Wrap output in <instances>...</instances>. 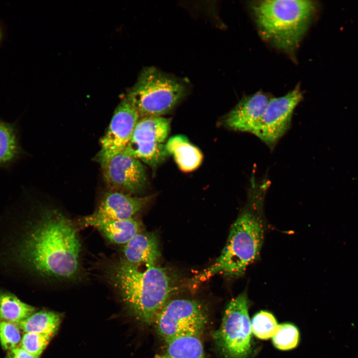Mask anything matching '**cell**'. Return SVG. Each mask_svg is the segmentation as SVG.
<instances>
[{
  "label": "cell",
  "instance_id": "cell-1",
  "mask_svg": "<svg viewBox=\"0 0 358 358\" xmlns=\"http://www.w3.org/2000/svg\"><path fill=\"white\" fill-rule=\"evenodd\" d=\"M27 227L16 250L23 266L51 280L72 281L80 278L82 246L72 220L59 209L47 208Z\"/></svg>",
  "mask_w": 358,
  "mask_h": 358
},
{
  "label": "cell",
  "instance_id": "cell-2",
  "mask_svg": "<svg viewBox=\"0 0 358 358\" xmlns=\"http://www.w3.org/2000/svg\"><path fill=\"white\" fill-rule=\"evenodd\" d=\"M105 274L135 317L146 324L153 323L175 289L167 270L156 265L142 270L120 258L109 264Z\"/></svg>",
  "mask_w": 358,
  "mask_h": 358
},
{
  "label": "cell",
  "instance_id": "cell-3",
  "mask_svg": "<svg viewBox=\"0 0 358 358\" xmlns=\"http://www.w3.org/2000/svg\"><path fill=\"white\" fill-rule=\"evenodd\" d=\"M261 209L247 202L231 226L226 245L214 263L194 278L203 281L217 274L236 278L258 259L262 248L264 228L260 217Z\"/></svg>",
  "mask_w": 358,
  "mask_h": 358
},
{
  "label": "cell",
  "instance_id": "cell-4",
  "mask_svg": "<svg viewBox=\"0 0 358 358\" xmlns=\"http://www.w3.org/2000/svg\"><path fill=\"white\" fill-rule=\"evenodd\" d=\"M316 8L314 1L307 0H260L252 5L263 37L289 53L297 48Z\"/></svg>",
  "mask_w": 358,
  "mask_h": 358
},
{
  "label": "cell",
  "instance_id": "cell-5",
  "mask_svg": "<svg viewBox=\"0 0 358 358\" xmlns=\"http://www.w3.org/2000/svg\"><path fill=\"white\" fill-rule=\"evenodd\" d=\"M180 81L153 67L145 68L126 94L140 118L162 116L171 111L185 95Z\"/></svg>",
  "mask_w": 358,
  "mask_h": 358
},
{
  "label": "cell",
  "instance_id": "cell-6",
  "mask_svg": "<svg viewBox=\"0 0 358 358\" xmlns=\"http://www.w3.org/2000/svg\"><path fill=\"white\" fill-rule=\"evenodd\" d=\"M208 322L207 310L196 300L168 301L157 314L154 323L157 332L166 342L184 336H199Z\"/></svg>",
  "mask_w": 358,
  "mask_h": 358
},
{
  "label": "cell",
  "instance_id": "cell-7",
  "mask_svg": "<svg viewBox=\"0 0 358 358\" xmlns=\"http://www.w3.org/2000/svg\"><path fill=\"white\" fill-rule=\"evenodd\" d=\"M248 302L245 292L233 298L214 334L216 345L227 358H245L251 352L252 331Z\"/></svg>",
  "mask_w": 358,
  "mask_h": 358
},
{
  "label": "cell",
  "instance_id": "cell-8",
  "mask_svg": "<svg viewBox=\"0 0 358 358\" xmlns=\"http://www.w3.org/2000/svg\"><path fill=\"white\" fill-rule=\"evenodd\" d=\"M170 120L163 116L140 118L125 150L127 154L155 167L169 156L165 141Z\"/></svg>",
  "mask_w": 358,
  "mask_h": 358
},
{
  "label": "cell",
  "instance_id": "cell-9",
  "mask_svg": "<svg viewBox=\"0 0 358 358\" xmlns=\"http://www.w3.org/2000/svg\"><path fill=\"white\" fill-rule=\"evenodd\" d=\"M302 97L298 85L283 96L270 98L259 125L252 134L273 149L289 128L293 111Z\"/></svg>",
  "mask_w": 358,
  "mask_h": 358
},
{
  "label": "cell",
  "instance_id": "cell-10",
  "mask_svg": "<svg viewBox=\"0 0 358 358\" xmlns=\"http://www.w3.org/2000/svg\"><path fill=\"white\" fill-rule=\"evenodd\" d=\"M98 162L104 179L112 190L131 195L143 191L147 187V175L143 164L124 152Z\"/></svg>",
  "mask_w": 358,
  "mask_h": 358
},
{
  "label": "cell",
  "instance_id": "cell-11",
  "mask_svg": "<svg viewBox=\"0 0 358 358\" xmlns=\"http://www.w3.org/2000/svg\"><path fill=\"white\" fill-rule=\"evenodd\" d=\"M139 118L133 102L125 95L115 108L107 130L100 139L98 161L125 150Z\"/></svg>",
  "mask_w": 358,
  "mask_h": 358
},
{
  "label": "cell",
  "instance_id": "cell-12",
  "mask_svg": "<svg viewBox=\"0 0 358 358\" xmlns=\"http://www.w3.org/2000/svg\"><path fill=\"white\" fill-rule=\"evenodd\" d=\"M270 98L258 92L244 97L222 119L230 129L253 133L259 125Z\"/></svg>",
  "mask_w": 358,
  "mask_h": 358
},
{
  "label": "cell",
  "instance_id": "cell-13",
  "mask_svg": "<svg viewBox=\"0 0 358 358\" xmlns=\"http://www.w3.org/2000/svg\"><path fill=\"white\" fill-rule=\"evenodd\" d=\"M149 196L139 197L120 191L105 193L95 211L84 217L90 220H124L133 218L148 202Z\"/></svg>",
  "mask_w": 358,
  "mask_h": 358
},
{
  "label": "cell",
  "instance_id": "cell-14",
  "mask_svg": "<svg viewBox=\"0 0 358 358\" xmlns=\"http://www.w3.org/2000/svg\"><path fill=\"white\" fill-rule=\"evenodd\" d=\"M123 253L122 259L137 267L155 266L161 255L156 235L141 231L124 245Z\"/></svg>",
  "mask_w": 358,
  "mask_h": 358
},
{
  "label": "cell",
  "instance_id": "cell-15",
  "mask_svg": "<svg viewBox=\"0 0 358 358\" xmlns=\"http://www.w3.org/2000/svg\"><path fill=\"white\" fill-rule=\"evenodd\" d=\"M81 224L97 229L110 242L125 245L141 232V223L133 218L124 220H90L84 217Z\"/></svg>",
  "mask_w": 358,
  "mask_h": 358
},
{
  "label": "cell",
  "instance_id": "cell-16",
  "mask_svg": "<svg viewBox=\"0 0 358 358\" xmlns=\"http://www.w3.org/2000/svg\"><path fill=\"white\" fill-rule=\"evenodd\" d=\"M166 148L169 155L173 156L182 172L193 171L202 162L203 156L200 150L184 136L178 135L171 137L166 143Z\"/></svg>",
  "mask_w": 358,
  "mask_h": 358
},
{
  "label": "cell",
  "instance_id": "cell-17",
  "mask_svg": "<svg viewBox=\"0 0 358 358\" xmlns=\"http://www.w3.org/2000/svg\"><path fill=\"white\" fill-rule=\"evenodd\" d=\"M22 153L15 124L0 118V167L15 162Z\"/></svg>",
  "mask_w": 358,
  "mask_h": 358
},
{
  "label": "cell",
  "instance_id": "cell-18",
  "mask_svg": "<svg viewBox=\"0 0 358 358\" xmlns=\"http://www.w3.org/2000/svg\"><path fill=\"white\" fill-rule=\"evenodd\" d=\"M165 352L156 358H205L201 341L197 336H184L167 343Z\"/></svg>",
  "mask_w": 358,
  "mask_h": 358
},
{
  "label": "cell",
  "instance_id": "cell-19",
  "mask_svg": "<svg viewBox=\"0 0 358 358\" xmlns=\"http://www.w3.org/2000/svg\"><path fill=\"white\" fill-rule=\"evenodd\" d=\"M60 321L59 314L43 310L33 313L17 324L24 333H36L53 336L59 327Z\"/></svg>",
  "mask_w": 358,
  "mask_h": 358
},
{
  "label": "cell",
  "instance_id": "cell-20",
  "mask_svg": "<svg viewBox=\"0 0 358 358\" xmlns=\"http://www.w3.org/2000/svg\"><path fill=\"white\" fill-rule=\"evenodd\" d=\"M35 312V308L14 295L0 291V320L18 324Z\"/></svg>",
  "mask_w": 358,
  "mask_h": 358
},
{
  "label": "cell",
  "instance_id": "cell-21",
  "mask_svg": "<svg viewBox=\"0 0 358 358\" xmlns=\"http://www.w3.org/2000/svg\"><path fill=\"white\" fill-rule=\"evenodd\" d=\"M278 326L274 316L266 311H261L257 313L251 322L252 332L256 337L262 340L272 338Z\"/></svg>",
  "mask_w": 358,
  "mask_h": 358
},
{
  "label": "cell",
  "instance_id": "cell-22",
  "mask_svg": "<svg viewBox=\"0 0 358 358\" xmlns=\"http://www.w3.org/2000/svg\"><path fill=\"white\" fill-rule=\"evenodd\" d=\"M299 334L297 328L290 323L278 326L272 337L274 346L279 350H289L295 348L298 343Z\"/></svg>",
  "mask_w": 358,
  "mask_h": 358
},
{
  "label": "cell",
  "instance_id": "cell-23",
  "mask_svg": "<svg viewBox=\"0 0 358 358\" xmlns=\"http://www.w3.org/2000/svg\"><path fill=\"white\" fill-rule=\"evenodd\" d=\"M20 330L16 323L0 320V342L3 349L19 347L22 338Z\"/></svg>",
  "mask_w": 358,
  "mask_h": 358
},
{
  "label": "cell",
  "instance_id": "cell-24",
  "mask_svg": "<svg viewBox=\"0 0 358 358\" xmlns=\"http://www.w3.org/2000/svg\"><path fill=\"white\" fill-rule=\"evenodd\" d=\"M53 336L36 333H25L20 347L29 353L40 357Z\"/></svg>",
  "mask_w": 358,
  "mask_h": 358
},
{
  "label": "cell",
  "instance_id": "cell-25",
  "mask_svg": "<svg viewBox=\"0 0 358 358\" xmlns=\"http://www.w3.org/2000/svg\"><path fill=\"white\" fill-rule=\"evenodd\" d=\"M7 358H39V357L33 355L21 347L8 351Z\"/></svg>",
  "mask_w": 358,
  "mask_h": 358
},
{
  "label": "cell",
  "instance_id": "cell-26",
  "mask_svg": "<svg viewBox=\"0 0 358 358\" xmlns=\"http://www.w3.org/2000/svg\"><path fill=\"white\" fill-rule=\"evenodd\" d=\"M2 36V31H1V28H0V41L1 40Z\"/></svg>",
  "mask_w": 358,
  "mask_h": 358
}]
</instances>
